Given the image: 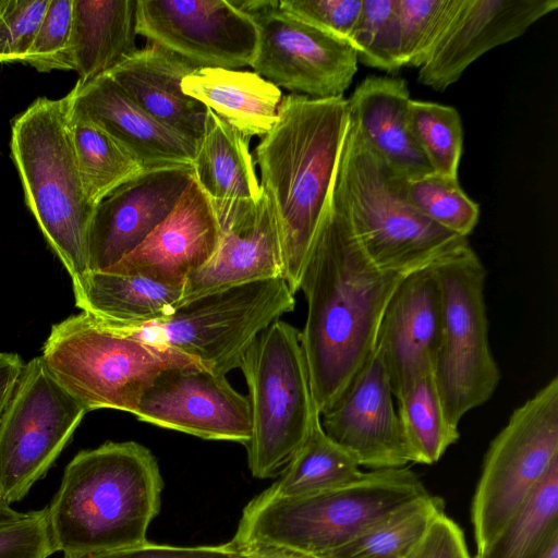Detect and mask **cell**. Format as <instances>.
I'll use <instances>...</instances> for the list:
<instances>
[{
    "label": "cell",
    "mask_w": 558,
    "mask_h": 558,
    "mask_svg": "<svg viewBox=\"0 0 558 558\" xmlns=\"http://www.w3.org/2000/svg\"><path fill=\"white\" fill-rule=\"evenodd\" d=\"M41 359L87 412L113 409L130 414L161 371L201 365L174 350L102 328L84 312L51 327Z\"/></svg>",
    "instance_id": "cell-7"
},
{
    "label": "cell",
    "mask_w": 558,
    "mask_h": 558,
    "mask_svg": "<svg viewBox=\"0 0 558 558\" xmlns=\"http://www.w3.org/2000/svg\"><path fill=\"white\" fill-rule=\"evenodd\" d=\"M350 128L344 97H282L272 129L255 148L260 187L278 226L284 279L295 294L322 219L331 202Z\"/></svg>",
    "instance_id": "cell-2"
},
{
    "label": "cell",
    "mask_w": 558,
    "mask_h": 558,
    "mask_svg": "<svg viewBox=\"0 0 558 558\" xmlns=\"http://www.w3.org/2000/svg\"><path fill=\"white\" fill-rule=\"evenodd\" d=\"M86 413L41 356L25 363L0 418V497L10 505L22 500L46 475Z\"/></svg>",
    "instance_id": "cell-12"
},
{
    "label": "cell",
    "mask_w": 558,
    "mask_h": 558,
    "mask_svg": "<svg viewBox=\"0 0 558 558\" xmlns=\"http://www.w3.org/2000/svg\"><path fill=\"white\" fill-rule=\"evenodd\" d=\"M49 1L0 0V63H23Z\"/></svg>",
    "instance_id": "cell-39"
},
{
    "label": "cell",
    "mask_w": 558,
    "mask_h": 558,
    "mask_svg": "<svg viewBox=\"0 0 558 558\" xmlns=\"http://www.w3.org/2000/svg\"><path fill=\"white\" fill-rule=\"evenodd\" d=\"M363 474L355 459L327 436L319 416L279 478L266 490L282 497L307 496L350 484Z\"/></svg>",
    "instance_id": "cell-29"
},
{
    "label": "cell",
    "mask_w": 558,
    "mask_h": 558,
    "mask_svg": "<svg viewBox=\"0 0 558 558\" xmlns=\"http://www.w3.org/2000/svg\"><path fill=\"white\" fill-rule=\"evenodd\" d=\"M132 415L162 428L244 446L252 434L248 398L225 375L201 365L161 371Z\"/></svg>",
    "instance_id": "cell-15"
},
{
    "label": "cell",
    "mask_w": 558,
    "mask_h": 558,
    "mask_svg": "<svg viewBox=\"0 0 558 558\" xmlns=\"http://www.w3.org/2000/svg\"><path fill=\"white\" fill-rule=\"evenodd\" d=\"M219 234L216 211L194 178L167 219L107 271L183 288L186 279L209 260Z\"/></svg>",
    "instance_id": "cell-21"
},
{
    "label": "cell",
    "mask_w": 558,
    "mask_h": 558,
    "mask_svg": "<svg viewBox=\"0 0 558 558\" xmlns=\"http://www.w3.org/2000/svg\"><path fill=\"white\" fill-rule=\"evenodd\" d=\"M193 179L190 165L147 169L99 203L88 230V271H107L137 248L174 210Z\"/></svg>",
    "instance_id": "cell-16"
},
{
    "label": "cell",
    "mask_w": 558,
    "mask_h": 558,
    "mask_svg": "<svg viewBox=\"0 0 558 558\" xmlns=\"http://www.w3.org/2000/svg\"><path fill=\"white\" fill-rule=\"evenodd\" d=\"M279 8L349 43L361 13L362 0H279Z\"/></svg>",
    "instance_id": "cell-40"
},
{
    "label": "cell",
    "mask_w": 558,
    "mask_h": 558,
    "mask_svg": "<svg viewBox=\"0 0 558 558\" xmlns=\"http://www.w3.org/2000/svg\"><path fill=\"white\" fill-rule=\"evenodd\" d=\"M405 558H471L459 525L439 513Z\"/></svg>",
    "instance_id": "cell-42"
},
{
    "label": "cell",
    "mask_w": 558,
    "mask_h": 558,
    "mask_svg": "<svg viewBox=\"0 0 558 558\" xmlns=\"http://www.w3.org/2000/svg\"><path fill=\"white\" fill-rule=\"evenodd\" d=\"M408 124L432 170L458 178L463 151V129L458 110L434 101L411 99Z\"/></svg>",
    "instance_id": "cell-35"
},
{
    "label": "cell",
    "mask_w": 558,
    "mask_h": 558,
    "mask_svg": "<svg viewBox=\"0 0 558 558\" xmlns=\"http://www.w3.org/2000/svg\"><path fill=\"white\" fill-rule=\"evenodd\" d=\"M441 512L442 500L428 494L320 558H405Z\"/></svg>",
    "instance_id": "cell-33"
},
{
    "label": "cell",
    "mask_w": 558,
    "mask_h": 558,
    "mask_svg": "<svg viewBox=\"0 0 558 558\" xmlns=\"http://www.w3.org/2000/svg\"><path fill=\"white\" fill-rule=\"evenodd\" d=\"M441 291L440 342L432 372L449 423L458 427L495 393L500 369L488 338L487 271L470 243L432 265Z\"/></svg>",
    "instance_id": "cell-9"
},
{
    "label": "cell",
    "mask_w": 558,
    "mask_h": 558,
    "mask_svg": "<svg viewBox=\"0 0 558 558\" xmlns=\"http://www.w3.org/2000/svg\"><path fill=\"white\" fill-rule=\"evenodd\" d=\"M294 295L284 278L248 282L196 298L163 320L114 332L174 350L226 376L264 330L294 310Z\"/></svg>",
    "instance_id": "cell-10"
},
{
    "label": "cell",
    "mask_w": 558,
    "mask_h": 558,
    "mask_svg": "<svg viewBox=\"0 0 558 558\" xmlns=\"http://www.w3.org/2000/svg\"><path fill=\"white\" fill-rule=\"evenodd\" d=\"M557 0H462L445 35L418 69L417 81L442 92L485 52L521 35L557 10Z\"/></svg>",
    "instance_id": "cell-19"
},
{
    "label": "cell",
    "mask_w": 558,
    "mask_h": 558,
    "mask_svg": "<svg viewBox=\"0 0 558 558\" xmlns=\"http://www.w3.org/2000/svg\"><path fill=\"white\" fill-rule=\"evenodd\" d=\"M81 558H246L229 542L210 546H172L147 542L143 545L98 553Z\"/></svg>",
    "instance_id": "cell-43"
},
{
    "label": "cell",
    "mask_w": 558,
    "mask_h": 558,
    "mask_svg": "<svg viewBox=\"0 0 558 558\" xmlns=\"http://www.w3.org/2000/svg\"><path fill=\"white\" fill-rule=\"evenodd\" d=\"M137 0H73V51L80 85L108 74L136 47Z\"/></svg>",
    "instance_id": "cell-28"
},
{
    "label": "cell",
    "mask_w": 558,
    "mask_h": 558,
    "mask_svg": "<svg viewBox=\"0 0 558 558\" xmlns=\"http://www.w3.org/2000/svg\"><path fill=\"white\" fill-rule=\"evenodd\" d=\"M11 156L25 203L72 282L88 271L95 207L83 189L68 128L66 98H37L11 128Z\"/></svg>",
    "instance_id": "cell-6"
},
{
    "label": "cell",
    "mask_w": 558,
    "mask_h": 558,
    "mask_svg": "<svg viewBox=\"0 0 558 558\" xmlns=\"http://www.w3.org/2000/svg\"><path fill=\"white\" fill-rule=\"evenodd\" d=\"M248 387L252 434L247 465L259 480L280 475L320 416L300 330L278 319L245 352L239 367Z\"/></svg>",
    "instance_id": "cell-8"
},
{
    "label": "cell",
    "mask_w": 558,
    "mask_h": 558,
    "mask_svg": "<svg viewBox=\"0 0 558 558\" xmlns=\"http://www.w3.org/2000/svg\"><path fill=\"white\" fill-rule=\"evenodd\" d=\"M258 28L255 73L293 94L343 97L357 72L353 47L284 12L279 0L251 16Z\"/></svg>",
    "instance_id": "cell-13"
},
{
    "label": "cell",
    "mask_w": 558,
    "mask_h": 558,
    "mask_svg": "<svg viewBox=\"0 0 558 558\" xmlns=\"http://www.w3.org/2000/svg\"><path fill=\"white\" fill-rule=\"evenodd\" d=\"M558 460V377L509 416L492 440L472 501L476 554L537 487Z\"/></svg>",
    "instance_id": "cell-11"
},
{
    "label": "cell",
    "mask_w": 558,
    "mask_h": 558,
    "mask_svg": "<svg viewBox=\"0 0 558 558\" xmlns=\"http://www.w3.org/2000/svg\"><path fill=\"white\" fill-rule=\"evenodd\" d=\"M12 354L10 353H2L0 352V364L4 363L11 357Z\"/></svg>",
    "instance_id": "cell-48"
},
{
    "label": "cell",
    "mask_w": 558,
    "mask_h": 558,
    "mask_svg": "<svg viewBox=\"0 0 558 558\" xmlns=\"http://www.w3.org/2000/svg\"><path fill=\"white\" fill-rule=\"evenodd\" d=\"M195 69L179 56L149 44L108 75L149 116L197 147L208 108L185 95L181 87L182 80Z\"/></svg>",
    "instance_id": "cell-23"
},
{
    "label": "cell",
    "mask_w": 558,
    "mask_h": 558,
    "mask_svg": "<svg viewBox=\"0 0 558 558\" xmlns=\"http://www.w3.org/2000/svg\"><path fill=\"white\" fill-rule=\"evenodd\" d=\"M332 198L342 207L368 258L381 270L409 275L469 244L421 215L405 198L401 175L350 121Z\"/></svg>",
    "instance_id": "cell-5"
},
{
    "label": "cell",
    "mask_w": 558,
    "mask_h": 558,
    "mask_svg": "<svg viewBox=\"0 0 558 558\" xmlns=\"http://www.w3.org/2000/svg\"><path fill=\"white\" fill-rule=\"evenodd\" d=\"M26 515V512L14 510L10 504L0 497V529L13 524Z\"/></svg>",
    "instance_id": "cell-46"
},
{
    "label": "cell",
    "mask_w": 558,
    "mask_h": 558,
    "mask_svg": "<svg viewBox=\"0 0 558 558\" xmlns=\"http://www.w3.org/2000/svg\"><path fill=\"white\" fill-rule=\"evenodd\" d=\"M136 34L196 68L251 66L258 28L227 0H137Z\"/></svg>",
    "instance_id": "cell-14"
},
{
    "label": "cell",
    "mask_w": 558,
    "mask_h": 558,
    "mask_svg": "<svg viewBox=\"0 0 558 558\" xmlns=\"http://www.w3.org/2000/svg\"><path fill=\"white\" fill-rule=\"evenodd\" d=\"M428 494L405 466L364 472L350 484L307 496L264 490L245 506L229 543L243 553L276 546L320 558Z\"/></svg>",
    "instance_id": "cell-4"
},
{
    "label": "cell",
    "mask_w": 558,
    "mask_h": 558,
    "mask_svg": "<svg viewBox=\"0 0 558 558\" xmlns=\"http://www.w3.org/2000/svg\"><path fill=\"white\" fill-rule=\"evenodd\" d=\"M558 532V460L475 558H536Z\"/></svg>",
    "instance_id": "cell-32"
},
{
    "label": "cell",
    "mask_w": 558,
    "mask_h": 558,
    "mask_svg": "<svg viewBox=\"0 0 558 558\" xmlns=\"http://www.w3.org/2000/svg\"><path fill=\"white\" fill-rule=\"evenodd\" d=\"M401 65L421 68L450 26L462 0H396Z\"/></svg>",
    "instance_id": "cell-36"
},
{
    "label": "cell",
    "mask_w": 558,
    "mask_h": 558,
    "mask_svg": "<svg viewBox=\"0 0 558 558\" xmlns=\"http://www.w3.org/2000/svg\"><path fill=\"white\" fill-rule=\"evenodd\" d=\"M181 87L247 138L272 129L282 99L280 89L257 73L233 69L197 68Z\"/></svg>",
    "instance_id": "cell-27"
},
{
    "label": "cell",
    "mask_w": 558,
    "mask_h": 558,
    "mask_svg": "<svg viewBox=\"0 0 558 558\" xmlns=\"http://www.w3.org/2000/svg\"><path fill=\"white\" fill-rule=\"evenodd\" d=\"M401 187L407 201L439 227L464 238L476 227L480 206L464 193L458 178L434 171L401 175Z\"/></svg>",
    "instance_id": "cell-34"
},
{
    "label": "cell",
    "mask_w": 558,
    "mask_h": 558,
    "mask_svg": "<svg viewBox=\"0 0 558 558\" xmlns=\"http://www.w3.org/2000/svg\"><path fill=\"white\" fill-rule=\"evenodd\" d=\"M73 0H50L23 63L38 72L75 70Z\"/></svg>",
    "instance_id": "cell-38"
},
{
    "label": "cell",
    "mask_w": 558,
    "mask_h": 558,
    "mask_svg": "<svg viewBox=\"0 0 558 558\" xmlns=\"http://www.w3.org/2000/svg\"><path fill=\"white\" fill-rule=\"evenodd\" d=\"M349 43L362 64L397 73L402 68L397 1L362 0Z\"/></svg>",
    "instance_id": "cell-37"
},
{
    "label": "cell",
    "mask_w": 558,
    "mask_h": 558,
    "mask_svg": "<svg viewBox=\"0 0 558 558\" xmlns=\"http://www.w3.org/2000/svg\"><path fill=\"white\" fill-rule=\"evenodd\" d=\"M246 558H313L286 548L260 546L246 551Z\"/></svg>",
    "instance_id": "cell-45"
},
{
    "label": "cell",
    "mask_w": 558,
    "mask_h": 558,
    "mask_svg": "<svg viewBox=\"0 0 558 558\" xmlns=\"http://www.w3.org/2000/svg\"><path fill=\"white\" fill-rule=\"evenodd\" d=\"M395 397L411 462H437L458 440L459 430L446 417L432 369L408 383Z\"/></svg>",
    "instance_id": "cell-31"
},
{
    "label": "cell",
    "mask_w": 558,
    "mask_h": 558,
    "mask_svg": "<svg viewBox=\"0 0 558 558\" xmlns=\"http://www.w3.org/2000/svg\"><path fill=\"white\" fill-rule=\"evenodd\" d=\"M393 397L374 350L342 396L320 414L322 427L360 466L403 468L411 459Z\"/></svg>",
    "instance_id": "cell-17"
},
{
    "label": "cell",
    "mask_w": 558,
    "mask_h": 558,
    "mask_svg": "<svg viewBox=\"0 0 558 558\" xmlns=\"http://www.w3.org/2000/svg\"><path fill=\"white\" fill-rule=\"evenodd\" d=\"M52 554L47 507L0 529V558H48Z\"/></svg>",
    "instance_id": "cell-41"
},
{
    "label": "cell",
    "mask_w": 558,
    "mask_h": 558,
    "mask_svg": "<svg viewBox=\"0 0 558 558\" xmlns=\"http://www.w3.org/2000/svg\"><path fill=\"white\" fill-rule=\"evenodd\" d=\"M441 322V291L433 267L407 275L385 307L374 349L386 368L393 396L432 369Z\"/></svg>",
    "instance_id": "cell-18"
},
{
    "label": "cell",
    "mask_w": 558,
    "mask_h": 558,
    "mask_svg": "<svg viewBox=\"0 0 558 558\" xmlns=\"http://www.w3.org/2000/svg\"><path fill=\"white\" fill-rule=\"evenodd\" d=\"M68 128L82 185L93 207L144 171L105 131L69 105Z\"/></svg>",
    "instance_id": "cell-30"
},
{
    "label": "cell",
    "mask_w": 558,
    "mask_h": 558,
    "mask_svg": "<svg viewBox=\"0 0 558 558\" xmlns=\"http://www.w3.org/2000/svg\"><path fill=\"white\" fill-rule=\"evenodd\" d=\"M75 304L97 325L128 331L160 322L173 314L182 287L137 275L87 271L73 281Z\"/></svg>",
    "instance_id": "cell-25"
},
{
    "label": "cell",
    "mask_w": 558,
    "mask_h": 558,
    "mask_svg": "<svg viewBox=\"0 0 558 558\" xmlns=\"http://www.w3.org/2000/svg\"><path fill=\"white\" fill-rule=\"evenodd\" d=\"M536 558H558V532L549 537Z\"/></svg>",
    "instance_id": "cell-47"
},
{
    "label": "cell",
    "mask_w": 558,
    "mask_h": 558,
    "mask_svg": "<svg viewBox=\"0 0 558 558\" xmlns=\"http://www.w3.org/2000/svg\"><path fill=\"white\" fill-rule=\"evenodd\" d=\"M248 141L208 109L193 168L195 181L207 195L219 221L238 208L256 203L263 194Z\"/></svg>",
    "instance_id": "cell-26"
},
{
    "label": "cell",
    "mask_w": 558,
    "mask_h": 558,
    "mask_svg": "<svg viewBox=\"0 0 558 558\" xmlns=\"http://www.w3.org/2000/svg\"><path fill=\"white\" fill-rule=\"evenodd\" d=\"M65 97L72 111L105 131L144 170L193 166L196 145L149 116L110 75L76 83Z\"/></svg>",
    "instance_id": "cell-22"
},
{
    "label": "cell",
    "mask_w": 558,
    "mask_h": 558,
    "mask_svg": "<svg viewBox=\"0 0 558 558\" xmlns=\"http://www.w3.org/2000/svg\"><path fill=\"white\" fill-rule=\"evenodd\" d=\"M410 93L403 78L369 75L348 99L350 121L371 148L398 174L433 171L408 124Z\"/></svg>",
    "instance_id": "cell-24"
},
{
    "label": "cell",
    "mask_w": 558,
    "mask_h": 558,
    "mask_svg": "<svg viewBox=\"0 0 558 558\" xmlns=\"http://www.w3.org/2000/svg\"><path fill=\"white\" fill-rule=\"evenodd\" d=\"M24 364L16 354H12L8 361L0 364V418L14 391Z\"/></svg>",
    "instance_id": "cell-44"
},
{
    "label": "cell",
    "mask_w": 558,
    "mask_h": 558,
    "mask_svg": "<svg viewBox=\"0 0 558 558\" xmlns=\"http://www.w3.org/2000/svg\"><path fill=\"white\" fill-rule=\"evenodd\" d=\"M219 225L214 254L186 279L178 306L222 289L284 278L278 226L264 192L256 203L238 208Z\"/></svg>",
    "instance_id": "cell-20"
},
{
    "label": "cell",
    "mask_w": 558,
    "mask_h": 558,
    "mask_svg": "<svg viewBox=\"0 0 558 558\" xmlns=\"http://www.w3.org/2000/svg\"><path fill=\"white\" fill-rule=\"evenodd\" d=\"M162 488L155 456L138 442L107 441L80 451L47 507L53 553L81 558L147 543Z\"/></svg>",
    "instance_id": "cell-3"
},
{
    "label": "cell",
    "mask_w": 558,
    "mask_h": 558,
    "mask_svg": "<svg viewBox=\"0 0 558 558\" xmlns=\"http://www.w3.org/2000/svg\"><path fill=\"white\" fill-rule=\"evenodd\" d=\"M405 276L381 270L368 258L331 197L299 284L307 305L300 340L320 414L374 352L385 307Z\"/></svg>",
    "instance_id": "cell-1"
}]
</instances>
